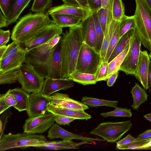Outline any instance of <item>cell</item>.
<instances>
[{
  "instance_id": "cell-1",
  "label": "cell",
  "mask_w": 151,
  "mask_h": 151,
  "mask_svg": "<svg viewBox=\"0 0 151 151\" xmlns=\"http://www.w3.org/2000/svg\"><path fill=\"white\" fill-rule=\"evenodd\" d=\"M61 39L60 78L68 79L76 71L78 55L83 42L79 25L69 27L62 33Z\"/></svg>"
},
{
  "instance_id": "cell-2",
  "label": "cell",
  "mask_w": 151,
  "mask_h": 151,
  "mask_svg": "<svg viewBox=\"0 0 151 151\" xmlns=\"http://www.w3.org/2000/svg\"><path fill=\"white\" fill-rule=\"evenodd\" d=\"M47 12L33 14L30 12L21 17L14 27L11 38L20 43L26 42L51 23Z\"/></svg>"
},
{
  "instance_id": "cell-3",
  "label": "cell",
  "mask_w": 151,
  "mask_h": 151,
  "mask_svg": "<svg viewBox=\"0 0 151 151\" xmlns=\"http://www.w3.org/2000/svg\"><path fill=\"white\" fill-rule=\"evenodd\" d=\"M135 1V29L141 43L151 52V8L145 0Z\"/></svg>"
},
{
  "instance_id": "cell-4",
  "label": "cell",
  "mask_w": 151,
  "mask_h": 151,
  "mask_svg": "<svg viewBox=\"0 0 151 151\" xmlns=\"http://www.w3.org/2000/svg\"><path fill=\"white\" fill-rule=\"evenodd\" d=\"M43 135L27 133L15 134L9 133L0 139V151L16 148L25 149L29 147H37L47 142Z\"/></svg>"
},
{
  "instance_id": "cell-5",
  "label": "cell",
  "mask_w": 151,
  "mask_h": 151,
  "mask_svg": "<svg viewBox=\"0 0 151 151\" xmlns=\"http://www.w3.org/2000/svg\"><path fill=\"white\" fill-rule=\"evenodd\" d=\"M102 62L100 52L83 42L78 58L76 71L95 74Z\"/></svg>"
},
{
  "instance_id": "cell-6",
  "label": "cell",
  "mask_w": 151,
  "mask_h": 151,
  "mask_svg": "<svg viewBox=\"0 0 151 151\" xmlns=\"http://www.w3.org/2000/svg\"><path fill=\"white\" fill-rule=\"evenodd\" d=\"M18 81L27 93L41 92L44 78L30 64L24 62L18 68Z\"/></svg>"
},
{
  "instance_id": "cell-7",
  "label": "cell",
  "mask_w": 151,
  "mask_h": 151,
  "mask_svg": "<svg viewBox=\"0 0 151 151\" xmlns=\"http://www.w3.org/2000/svg\"><path fill=\"white\" fill-rule=\"evenodd\" d=\"M132 126L129 120L120 122H105L100 124L90 133L114 143L119 140Z\"/></svg>"
},
{
  "instance_id": "cell-8",
  "label": "cell",
  "mask_w": 151,
  "mask_h": 151,
  "mask_svg": "<svg viewBox=\"0 0 151 151\" xmlns=\"http://www.w3.org/2000/svg\"><path fill=\"white\" fill-rule=\"evenodd\" d=\"M141 41L136 29L131 39L129 50L120 66L119 70L127 75H134L137 65Z\"/></svg>"
},
{
  "instance_id": "cell-9",
  "label": "cell",
  "mask_w": 151,
  "mask_h": 151,
  "mask_svg": "<svg viewBox=\"0 0 151 151\" xmlns=\"http://www.w3.org/2000/svg\"><path fill=\"white\" fill-rule=\"evenodd\" d=\"M54 122V115L47 111L44 114L26 119L23 126L24 132L43 133L53 125Z\"/></svg>"
},
{
  "instance_id": "cell-10",
  "label": "cell",
  "mask_w": 151,
  "mask_h": 151,
  "mask_svg": "<svg viewBox=\"0 0 151 151\" xmlns=\"http://www.w3.org/2000/svg\"><path fill=\"white\" fill-rule=\"evenodd\" d=\"M63 33V28L53 22L45 27L29 40L20 43L23 49L27 51L46 43L55 35H60Z\"/></svg>"
},
{
  "instance_id": "cell-11",
  "label": "cell",
  "mask_w": 151,
  "mask_h": 151,
  "mask_svg": "<svg viewBox=\"0 0 151 151\" xmlns=\"http://www.w3.org/2000/svg\"><path fill=\"white\" fill-rule=\"evenodd\" d=\"M52 49L50 47L47 42L37 47L26 51L24 62L36 68L42 69L45 72V67Z\"/></svg>"
},
{
  "instance_id": "cell-12",
  "label": "cell",
  "mask_w": 151,
  "mask_h": 151,
  "mask_svg": "<svg viewBox=\"0 0 151 151\" xmlns=\"http://www.w3.org/2000/svg\"><path fill=\"white\" fill-rule=\"evenodd\" d=\"M50 101L41 92L29 94L28 107L26 110L29 117H33L45 114L47 111Z\"/></svg>"
},
{
  "instance_id": "cell-13",
  "label": "cell",
  "mask_w": 151,
  "mask_h": 151,
  "mask_svg": "<svg viewBox=\"0 0 151 151\" xmlns=\"http://www.w3.org/2000/svg\"><path fill=\"white\" fill-rule=\"evenodd\" d=\"M61 47L60 40L59 42L52 49L45 65V78L47 77L60 78Z\"/></svg>"
},
{
  "instance_id": "cell-14",
  "label": "cell",
  "mask_w": 151,
  "mask_h": 151,
  "mask_svg": "<svg viewBox=\"0 0 151 151\" xmlns=\"http://www.w3.org/2000/svg\"><path fill=\"white\" fill-rule=\"evenodd\" d=\"M47 137L50 139L58 138H61L63 140L78 139L95 143L96 141L102 142L105 141L104 139L88 137L73 134L60 127L56 123H54L50 128L47 133Z\"/></svg>"
},
{
  "instance_id": "cell-15",
  "label": "cell",
  "mask_w": 151,
  "mask_h": 151,
  "mask_svg": "<svg viewBox=\"0 0 151 151\" xmlns=\"http://www.w3.org/2000/svg\"><path fill=\"white\" fill-rule=\"evenodd\" d=\"M47 97L50 103L58 107L81 110L89 109L86 105L70 98L67 94L55 93Z\"/></svg>"
},
{
  "instance_id": "cell-16",
  "label": "cell",
  "mask_w": 151,
  "mask_h": 151,
  "mask_svg": "<svg viewBox=\"0 0 151 151\" xmlns=\"http://www.w3.org/2000/svg\"><path fill=\"white\" fill-rule=\"evenodd\" d=\"M47 12L50 15L52 14H68L80 18L83 20L88 17L92 12L88 9L65 4L52 7L47 9Z\"/></svg>"
},
{
  "instance_id": "cell-17",
  "label": "cell",
  "mask_w": 151,
  "mask_h": 151,
  "mask_svg": "<svg viewBox=\"0 0 151 151\" xmlns=\"http://www.w3.org/2000/svg\"><path fill=\"white\" fill-rule=\"evenodd\" d=\"M72 81L68 79L47 77L44 80L41 92L47 96H50L59 90L73 87Z\"/></svg>"
},
{
  "instance_id": "cell-18",
  "label": "cell",
  "mask_w": 151,
  "mask_h": 151,
  "mask_svg": "<svg viewBox=\"0 0 151 151\" xmlns=\"http://www.w3.org/2000/svg\"><path fill=\"white\" fill-rule=\"evenodd\" d=\"M150 60L147 52L146 50H141L137 68L134 75L146 90L148 89L147 78Z\"/></svg>"
},
{
  "instance_id": "cell-19",
  "label": "cell",
  "mask_w": 151,
  "mask_h": 151,
  "mask_svg": "<svg viewBox=\"0 0 151 151\" xmlns=\"http://www.w3.org/2000/svg\"><path fill=\"white\" fill-rule=\"evenodd\" d=\"M81 25L83 41L95 49L96 35L92 13L88 17L81 21Z\"/></svg>"
},
{
  "instance_id": "cell-20",
  "label": "cell",
  "mask_w": 151,
  "mask_h": 151,
  "mask_svg": "<svg viewBox=\"0 0 151 151\" xmlns=\"http://www.w3.org/2000/svg\"><path fill=\"white\" fill-rule=\"evenodd\" d=\"M26 51L24 50L0 59V71L19 68L24 62Z\"/></svg>"
},
{
  "instance_id": "cell-21",
  "label": "cell",
  "mask_w": 151,
  "mask_h": 151,
  "mask_svg": "<svg viewBox=\"0 0 151 151\" xmlns=\"http://www.w3.org/2000/svg\"><path fill=\"white\" fill-rule=\"evenodd\" d=\"M119 22L113 19L111 12L108 10V19L104 33V40L100 52L102 62L105 61L110 40Z\"/></svg>"
},
{
  "instance_id": "cell-22",
  "label": "cell",
  "mask_w": 151,
  "mask_h": 151,
  "mask_svg": "<svg viewBox=\"0 0 151 151\" xmlns=\"http://www.w3.org/2000/svg\"><path fill=\"white\" fill-rule=\"evenodd\" d=\"M47 111L54 115H62L76 119H88L91 116L86 112L84 110H76L58 107L50 103L48 104Z\"/></svg>"
},
{
  "instance_id": "cell-23",
  "label": "cell",
  "mask_w": 151,
  "mask_h": 151,
  "mask_svg": "<svg viewBox=\"0 0 151 151\" xmlns=\"http://www.w3.org/2000/svg\"><path fill=\"white\" fill-rule=\"evenodd\" d=\"M93 142L83 141L79 143L73 142L72 140H63L60 141H48L45 143L37 147L44 148L51 150L78 149L81 145L85 144H93Z\"/></svg>"
},
{
  "instance_id": "cell-24",
  "label": "cell",
  "mask_w": 151,
  "mask_h": 151,
  "mask_svg": "<svg viewBox=\"0 0 151 151\" xmlns=\"http://www.w3.org/2000/svg\"><path fill=\"white\" fill-rule=\"evenodd\" d=\"M50 16L54 23L62 28L79 25L83 20L80 18L68 14H52Z\"/></svg>"
},
{
  "instance_id": "cell-25",
  "label": "cell",
  "mask_w": 151,
  "mask_h": 151,
  "mask_svg": "<svg viewBox=\"0 0 151 151\" xmlns=\"http://www.w3.org/2000/svg\"><path fill=\"white\" fill-rule=\"evenodd\" d=\"M32 0H14L7 17V27L15 22Z\"/></svg>"
},
{
  "instance_id": "cell-26",
  "label": "cell",
  "mask_w": 151,
  "mask_h": 151,
  "mask_svg": "<svg viewBox=\"0 0 151 151\" xmlns=\"http://www.w3.org/2000/svg\"><path fill=\"white\" fill-rule=\"evenodd\" d=\"M10 93L13 95L16 101L14 108L19 112L26 111L28 107L29 93L21 88L11 89Z\"/></svg>"
},
{
  "instance_id": "cell-27",
  "label": "cell",
  "mask_w": 151,
  "mask_h": 151,
  "mask_svg": "<svg viewBox=\"0 0 151 151\" xmlns=\"http://www.w3.org/2000/svg\"><path fill=\"white\" fill-rule=\"evenodd\" d=\"M131 93L133 99L131 107L133 109L137 110L142 104L147 101L148 95L145 91L137 83H135L132 88Z\"/></svg>"
},
{
  "instance_id": "cell-28",
  "label": "cell",
  "mask_w": 151,
  "mask_h": 151,
  "mask_svg": "<svg viewBox=\"0 0 151 151\" xmlns=\"http://www.w3.org/2000/svg\"><path fill=\"white\" fill-rule=\"evenodd\" d=\"M133 33L134 30H130L121 37L109 58L108 63L127 48L129 44Z\"/></svg>"
},
{
  "instance_id": "cell-29",
  "label": "cell",
  "mask_w": 151,
  "mask_h": 151,
  "mask_svg": "<svg viewBox=\"0 0 151 151\" xmlns=\"http://www.w3.org/2000/svg\"><path fill=\"white\" fill-rule=\"evenodd\" d=\"M69 79L83 85L96 84L97 82L96 74H92L76 71L70 75Z\"/></svg>"
},
{
  "instance_id": "cell-30",
  "label": "cell",
  "mask_w": 151,
  "mask_h": 151,
  "mask_svg": "<svg viewBox=\"0 0 151 151\" xmlns=\"http://www.w3.org/2000/svg\"><path fill=\"white\" fill-rule=\"evenodd\" d=\"M129 44L122 52L108 63L106 80L114 73L119 70L120 66L129 50Z\"/></svg>"
},
{
  "instance_id": "cell-31",
  "label": "cell",
  "mask_w": 151,
  "mask_h": 151,
  "mask_svg": "<svg viewBox=\"0 0 151 151\" xmlns=\"http://www.w3.org/2000/svg\"><path fill=\"white\" fill-rule=\"evenodd\" d=\"M81 102L91 107L105 106L115 108L116 107L118 101L106 100L84 96L82 98Z\"/></svg>"
},
{
  "instance_id": "cell-32",
  "label": "cell",
  "mask_w": 151,
  "mask_h": 151,
  "mask_svg": "<svg viewBox=\"0 0 151 151\" xmlns=\"http://www.w3.org/2000/svg\"><path fill=\"white\" fill-rule=\"evenodd\" d=\"M136 27L134 15L128 16L124 15L119 21V33L120 37Z\"/></svg>"
},
{
  "instance_id": "cell-33",
  "label": "cell",
  "mask_w": 151,
  "mask_h": 151,
  "mask_svg": "<svg viewBox=\"0 0 151 151\" xmlns=\"http://www.w3.org/2000/svg\"><path fill=\"white\" fill-rule=\"evenodd\" d=\"M92 15L94 21L96 35V45L95 49L100 52L104 38V32L99 22L96 12H93Z\"/></svg>"
},
{
  "instance_id": "cell-34",
  "label": "cell",
  "mask_w": 151,
  "mask_h": 151,
  "mask_svg": "<svg viewBox=\"0 0 151 151\" xmlns=\"http://www.w3.org/2000/svg\"><path fill=\"white\" fill-rule=\"evenodd\" d=\"M18 68L4 72L0 71L1 85L15 83L18 81Z\"/></svg>"
},
{
  "instance_id": "cell-35",
  "label": "cell",
  "mask_w": 151,
  "mask_h": 151,
  "mask_svg": "<svg viewBox=\"0 0 151 151\" xmlns=\"http://www.w3.org/2000/svg\"><path fill=\"white\" fill-rule=\"evenodd\" d=\"M124 12V6L122 0H113L111 13L113 19L120 21L125 15Z\"/></svg>"
},
{
  "instance_id": "cell-36",
  "label": "cell",
  "mask_w": 151,
  "mask_h": 151,
  "mask_svg": "<svg viewBox=\"0 0 151 151\" xmlns=\"http://www.w3.org/2000/svg\"><path fill=\"white\" fill-rule=\"evenodd\" d=\"M52 0H34L30 10L35 13L45 12L52 6Z\"/></svg>"
},
{
  "instance_id": "cell-37",
  "label": "cell",
  "mask_w": 151,
  "mask_h": 151,
  "mask_svg": "<svg viewBox=\"0 0 151 151\" xmlns=\"http://www.w3.org/2000/svg\"><path fill=\"white\" fill-rule=\"evenodd\" d=\"M100 115L105 118L110 116L131 117L132 116V113L130 109L116 107L114 110L107 112L101 113Z\"/></svg>"
},
{
  "instance_id": "cell-38",
  "label": "cell",
  "mask_w": 151,
  "mask_h": 151,
  "mask_svg": "<svg viewBox=\"0 0 151 151\" xmlns=\"http://www.w3.org/2000/svg\"><path fill=\"white\" fill-rule=\"evenodd\" d=\"M119 22L113 33L110 40L105 62H108L112 52L121 38L119 33Z\"/></svg>"
},
{
  "instance_id": "cell-39",
  "label": "cell",
  "mask_w": 151,
  "mask_h": 151,
  "mask_svg": "<svg viewBox=\"0 0 151 151\" xmlns=\"http://www.w3.org/2000/svg\"><path fill=\"white\" fill-rule=\"evenodd\" d=\"M23 50L24 49L22 48L20 43L13 41L7 45V48L4 55L0 59L4 58Z\"/></svg>"
},
{
  "instance_id": "cell-40",
  "label": "cell",
  "mask_w": 151,
  "mask_h": 151,
  "mask_svg": "<svg viewBox=\"0 0 151 151\" xmlns=\"http://www.w3.org/2000/svg\"><path fill=\"white\" fill-rule=\"evenodd\" d=\"M108 10L101 7L97 11L99 22L104 33L108 19Z\"/></svg>"
},
{
  "instance_id": "cell-41",
  "label": "cell",
  "mask_w": 151,
  "mask_h": 151,
  "mask_svg": "<svg viewBox=\"0 0 151 151\" xmlns=\"http://www.w3.org/2000/svg\"><path fill=\"white\" fill-rule=\"evenodd\" d=\"M147 140L135 141L123 145H116V147L117 149L121 150L141 149L142 147L145 144Z\"/></svg>"
},
{
  "instance_id": "cell-42",
  "label": "cell",
  "mask_w": 151,
  "mask_h": 151,
  "mask_svg": "<svg viewBox=\"0 0 151 151\" xmlns=\"http://www.w3.org/2000/svg\"><path fill=\"white\" fill-rule=\"evenodd\" d=\"M108 63L107 62H102L96 74L97 81H106L108 72Z\"/></svg>"
},
{
  "instance_id": "cell-43",
  "label": "cell",
  "mask_w": 151,
  "mask_h": 151,
  "mask_svg": "<svg viewBox=\"0 0 151 151\" xmlns=\"http://www.w3.org/2000/svg\"><path fill=\"white\" fill-rule=\"evenodd\" d=\"M12 115L11 111L9 109L5 111V112L0 117V139L4 135V132L6 128V126L8 122L7 119Z\"/></svg>"
},
{
  "instance_id": "cell-44",
  "label": "cell",
  "mask_w": 151,
  "mask_h": 151,
  "mask_svg": "<svg viewBox=\"0 0 151 151\" xmlns=\"http://www.w3.org/2000/svg\"><path fill=\"white\" fill-rule=\"evenodd\" d=\"M14 0H0L1 10L6 17L8 16Z\"/></svg>"
},
{
  "instance_id": "cell-45",
  "label": "cell",
  "mask_w": 151,
  "mask_h": 151,
  "mask_svg": "<svg viewBox=\"0 0 151 151\" xmlns=\"http://www.w3.org/2000/svg\"><path fill=\"white\" fill-rule=\"evenodd\" d=\"M54 119L56 123L60 125H69L75 119L62 115H54Z\"/></svg>"
},
{
  "instance_id": "cell-46",
  "label": "cell",
  "mask_w": 151,
  "mask_h": 151,
  "mask_svg": "<svg viewBox=\"0 0 151 151\" xmlns=\"http://www.w3.org/2000/svg\"><path fill=\"white\" fill-rule=\"evenodd\" d=\"M62 1L65 4L89 9L87 0H62Z\"/></svg>"
},
{
  "instance_id": "cell-47",
  "label": "cell",
  "mask_w": 151,
  "mask_h": 151,
  "mask_svg": "<svg viewBox=\"0 0 151 151\" xmlns=\"http://www.w3.org/2000/svg\"><path fill=\"white\" fill-rule=\"evenodd\" d=\"M10 90L9 89L5 93L4 100L6 105L9 107L11 106L14 107L16 104V101L13 95L10 93Z\"/></svg>"
},
{
  "instance_id": "cell-48",
  "label": "cell",
  "mask_w": 151,
  "mask_h": 151,
  "mask_svg": "<svg viewBox=\"0 0 151 151\" xmlns=\"http://www.w3.org/2000/svg\"><path fill=\"white\" fill-rule=\"evenodd\" d=\"M10 32L9 30L6 31L0 29V47L6 45L10 39Z\"/></svg>"
},
{
  "instance_id": "cell-49",
  "label": "cell",
  "mask_w": 151,
  "mask_h": 151,
  "mask_svg": "<svg viewBox=\"0 0 151 151\" xmlns=\"http://www.w3.org/2000/svg\"><path fill=\"white\" fill-rule=\"evenodd\" d=\"M89 9L92 12H96L102 7L101 0H87Z\"/></svg>"
},
{
  "instance_id": "cell-50",
  "label": "cell",
  "mask_w": 151,
  "mask_h": 151,
  "mask_svg": "<svg viewBox=\"0 0 151 151\" xmlns=\"http://www.w3.org/2000/svg\"><path fill=\"white\" fill-rule=\"evenodd\" d=\"M136 141V138L133 137L130 134H129L125 138L116 142V145H123L128 144Z\"/></svg>"
},
{
  "instance_id": "cell-51",
  "label": "cell",
  "mask_w": 151,
  "mask_h": 151,
  "mask_svg": "<svg viewBox=\"0 0 151 151\" xmlns=\"http://www.w3.org/2000/svg\"><path fill=\"white\" fill-rule=\"evenodd\" d=\"M62 37L60 35H56L47 42L48 45L51 49H52L59 42Z\"/></svg>"
},
{
  "instance_id": "cell-52",
  "label": "cell",
  "mask_w": 151,
  "mask_h": 151,
  "mask_svg": "<svg viewBox=\"0 0 151 151\" xmlns=\"http://www.w3.org/2000/svg\"><path fill=\"white\" fill-rule=\"evenodd\" d=\"M151 138V129H148L139 135L136 138V141L145 140Z\"/></svg>"
},
{
  "instance_id": "cell-53",
  "label": "cell",
  "mask_w": 151,
  "mask_h": 151,
  "mask_svg": "<svg viewBox=\"0 0 151 151\" xmlns=\"http://www.w3.org/2000/svg\"><path fill=\"white\" fill-rule=\"evenodd\" d=\"M5 94H0V114L3 113L9 107L5 103L4 98Z\"/></svg>"
},
{
  "instance_id": "cell-54",
  "label": "cell",
  "mask_w": 151,
  "mask_h": 151,
  "mask_svg": "<svg viewBox=\"0 0 151 151\" xmlns=\"http://www.w3.org/2000/svg\"><path fill=\"white\" fill-rule=\"evenodd\" d=\"M119 75V71L115 72L112 74L107 79V85L109 87L113 86L117 79Z\"/></svg>"
},
{
  "instance_id": "cell-55",
  "label": "cell",
  "mask_w": 151,
  "mask_h": 151,
  "mask_svg": "<svg viewBox=\"0 0 151 151\" xmlns=\"http://www.w3.org/2000/svg\"><path fill=\"white\" fill-rule=\"evenodd\" d=\"M113 1V0H101L102 7L111 12Z\"/></svg>"
},
{
  "instance_id": "cell-56",
  "label": "cell",
  "mask_w": 151,
  "mask_h": 151,
  "mask_svg": "<svg viewBox=\"0 0 151 151\" xmlns=\"http://www.w3.org/2000/svg\"><path fill=\"white\" fill-rule=\"evenodd\" d=\"M147 88L150 93H151V61L150 60L148 66L147 74Z\"/></svg>"
},
{
  "instance_id": "cell-57",
  "label": "cell",
  "mask_w": 151,
  "mask_h": 151,
  "mask_svg": "<svg viewBox=\"0 0 151 151\" xmlns=\"http://www.w3.org/2000/svg\"><path fill=\"white\" fill-rule=\"evenodd\" d=\"M7 19L3 14L0 10V28L7 27Z\"/></svg>"
},
{
  "instance_id": "cell-58",
  "label": "cell",
  "mask_w": 151,
  "mask_h": 151,
  "mask_svg": "<svg viewBox=\"0 0 151 151\" xmlns=\"http://www.w3.org/2000/svg\"><path fill=\"white\" fill-rule=\"evenodd\" d=\"M7 48V46L4 45L0 47V59L4 55Z\"/></svg>"
},
{
  "instance_id": "cell-59",
  "label": "cell",
  "mask_w": 151,
  "mask_h": 151,
  "mask_svg": "<svg viewBox=\"0 0 151 151\" xmlns=\"http://www.w3.org/2000/svg\"><path fill=\"white\" fill-rule=\"evenodd\" d=\"M144 117L151 122V113L144 115Z\"/></svg>"
},
{
  "instance_id": "cell-60",
  "label": "cell",
  "mask_w": 151,
  "mask_h": 151,
  "mask_svg": "<svg viewBox=\"0 0 151 151\" xmlns=\"http://www.w3.org/2000/svg\"><path fill=\"white\" fill-rule=\"evenodd\" d=\"M145 1L151 8V0H145Z\"/></svg>"
},
{
  "instance_id": "cell-61",
  "label": "cell",
  "mask_w": 151,
  "mask_h": 151,
  "mask_svg": "<svg viewBox=\"0 0 151 151\" xmlns=\"http://www.w3.org/2000/svg\"><path fill=\"white\" fill-rule=\"evenodd\" d=\"M149 56L150 59H151V52H150V54H149Z\"/></svg>"
}]
</instances>
